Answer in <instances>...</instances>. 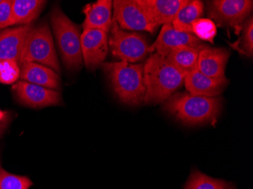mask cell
Masks as SVG:
<instances>
[{
    "instance_id": "cell-1",
    "label": "cell",
    "mask_w": 253,
    "mask_h": 189,
    "mask_svg": "<svg viewBox=\"0 0 253 189\" xmlns=\"http://www.w3.org/2000/svg\"><path fill=\"white\" fill-rule=\"evenodd\" d=\"M185 76L166 57L154 52L143 64L146 87L143 102L147 105L166 102L183 86Z\"/></svg>"
},
{
    "instance_id": "cell-2",
    "label": "cell",
    "mask_w": 253,
    "mask_h": 189,
    "mask_svg": "<svg viewBox=\"0 0 253 189\" xmlns=\"http://www.w3.org/2000/svg\"><path fill=\"white\" fill-rule=\"evenodd\" d=\"M163 109L187 126L214 123L222 110L218 97L193 96L188 92L173 94L164 102Z\"/></svg>"
},
{
    "instance_id": "cell-3",
    "label": "cell",
    "mask_w": 253,
    "mask_h": 189,
    "mask_svg": "<svg viewBox=\"0 0 253 189\" xmlns=\"http://www.w3.org/2000/svg\"><path fill=\"white\" fill-rule=\"evenodd\" d=\"M119 99L126 105H141L146 93L143 64L125 62H106L101 65Z\"/></svg>"
},
{
    "instance_id": "cell-4",
    "label": "cell",
    "mask_w": 253,
    "mask_h": 189,
    "mask_svg": "<svg viewBox=\"0 0 253 189\" xmlns=\"http://www.w3.org/2000/svg\"><path fill=\"white\" fill-rule=\"evenodd\" d=\"M49 20L65 68L78 71L83 64L81 29L59 7L52 8Z\"/></svg>"
},
{
    "instance_id": "cell-5",
    "label": "cell",
    "mask_w": 253,
    "mask_h": 189,
    "mask_svg": "<svg viewBox=\"0 0 253 189\" xmlns=\"http://www.w3.org/2000/svg\"><path fill=\"white\" fill-rule=\"evenodd\" d=\"M19 66L28 63L45 65L61 73L60 65L55 52L53 39L47 23L43 22L28 34L18 62Z\"/></svg>"
},
{
    "instance_id": "cell-6",
    "label": "cell",
    "mask_w": 253,
    "mask_h": 189,
    "mask_svg": "<svg viewBox=\"0 0 253 189\" xmlns=\"http://www.w3.org/2000/svg\"><path fill=\"white\" fill-rule=\"evenodd\" d=\"M109 32L111 52L120 62L131 64L140 62L149 53L150 45L144 34L121 29L113 18Z\"/></svg>"
},
{
    "instance_id": "cell-7",
    "label": "cell",
    "mask_w": 253,
    "mask_h": 189,
    "mask_svg": "<svg viewBox=\"0 0 253 189\" xmlns=\"http://www.w3.org/2000/svg\"><path fill=\"white\" fill-rule=\"evenodd\" d=\"M209 19L219 27L241 31L246 20L251 16L252 0H212L206 3Z\"/></svg>"
},
{
    "instance_id": "cell-8",
    "label": "cell",
    "mask_w": 253,
    "mask_h": 189,
    "mask_svg": "<svg viewBox=\"0 0 253 189\" xmlns=\"http://www.w3.org/2000/svg\"><path fill=\"white\" fill-rule=\"evenodd\" d=\"M113 9V18L124 31H147L153 34L159 28L137 0H115Z\"/></svg>"
},
{
    "instance_id": "cell-9",
    "label": "cell",
    "mask_w": 253,
    "mask_h": 189,
    "mask_svg": "<svg viewBox=\"0 0 253 189\" xmlns=\"http://www.w3.org/2000/svg\"><path fill=\"white\" fill-rule=\"evenodd\" d=\"M12 89L21 105L33 109L58 105L62 100L60 92L58 91L33 84L26 81H18Z\"/></svg>"
},
{
    "instance_id": "cell-10",
    "label": "cell",
    "mask_w": 253,
    "mask_h": 189,
    "mask_svg": "<svg viewBox=\"0 0 253 189\" xmlns=\"http://www.w3.org/2000/svg\"><path fill=\"white\" fill-rule=\"evenodd\" d=\"M82 56L86 69L94 71L101 66L109 52L108 34L100 30H84L81 38Z\"/></svg>"
},
{
    "instance_id": "cell-11",
    "label": "cell",
    "mask_w": 253,
    "mask_h": 189,
    "mask_svg": "<svg viewBox=\"0 0 253 189\" xmlns=\"http://www.w3.org/2000/svg\"><path fill=\"white\" fill-rule=\"evenodd\" d=\"M204 44L194 34L180 32L174 29L171 24L163 25L157 39L149 47V52H156L166 57L170 51L180 46L200 48Z\"/></svg>"
},
{
    "instance_id": "cell-12",
    "label": "cell",
    "mask_w": 253,
    "mask_h": 189,
    "mask_svg": "<svg viewBox=\"0 0 253 189\" xmlns=\"http://www.w3.org/2000/svg\"><path fill=\"white\" fill-rule=\"evenodd\" d=\"M183 84L188 93L193 96L217 97L225 90L229 79L226 76L215 78L206 76L196 69L186 75Z\"/></svg>"
},
{
    "instance_id": "cell-13",
    "label": "cell",
    "mask_w": 253,
    "mask_h": 189,
    "mask_svg": "<svg viewBox=\"0 0 253 189\" xmlns=\"http://www.w3.org/2000/svg\"><path fill=\"white\" fill-rule=\"evenodd\" d=\"M231 52L224 48L203 45L200 49L197 69L206 76L220 78L225 76V68Z\"/></svg>"
},
{
    "instance_id": "cell-14",
    "label": "cell",
    "mask_w": 253,
    "mask_h": 189,
    "mask_svg": "<svg viewBox=\"0 0 253 189\" xmlns=\"http://www.w3.org/2000/svg\"><path fill=\"white\" fill-rule=\"evenodd\" d=\"M187 0H137L149 18L158 26L171 24Z\"/></svg>"
},
{
    "instance_id": "cell-15",
    "label": "cell",
    "mask_w": 253,
    "mask_h": 189,
    "mask_svg": "<svg viewBox=\"0 0 253 189\" xmlns=\"http://www.w3.org/2000/svg\"><path fill=\"white\" fill-rule=\"evenodd\" d=\"M32 28L30 25H22L0 33V61L18 62L25 39Z\"/></svg>"
},
{
    "instance_id": "cell-16",
    "label": "cell",
    "mask_w": 253,
    "mask_h": 189,
    "mask_svg": "<svg viewBox=\"0 0 253 189\" xmlns=\"http://www.w3.org/2000/svg\"><path fill=\"white\" fill-rule=\"evenodd\" d=\"M113 2L111 0H98L93 4H88L84 8L85 19L84 30H100L109 33L112 26V12Z\"/></svg>"
},
{
    "instance_id": "cell-17",
    "label": "cell",
    "mask_w": 253,
    "mask_h": 189,
    "mask_svg": "<svg viewBox=\"0 0 253 189\" xmlns=\"http://www.w3.org/2000/svg\"><path fill=\"white\" fill-rule=\"evenodd\" d=\"M21 80L31 82L47 89L56 90L61 85L59 75L45 65L37 63L25 64L20 66Z\"/></svg>"
},
{
    "instance_id": "cell-18",
    "label": "cell",
    "mask_w": 253,
    "mask_h": 189,
    "mask_svg": "<svg viewBox=\"0 0 253 189\" xmlns=\"http://www.w3.org/2000/svg\"><path fill=\"white\" fill-rule=\"evenodd\" d=\"M45 3L42 0H13L9 27L30 25L41 15Z\"/></svg>"
},
{
    "instance_id": "cell-19",
    "label": "cell",
    "mask_w": 253,
    "mask_h": 189,
    "mask_svg": "<svg viewBox=\"0 0 253 189\" xmlns=\"http://www.w3.org/2000/svg\"><path fill=\"white\" fill-rule=\"evenodd\" d=\"M204 15V4L200 0H187L179 10L172 21V26L180 32L193 34V22L203 18Z\"/></svg>"
},
{
    "instance_id": "cell-20",
    "label": "cell",
    "mask_w": 253,
    "mask_h": 189,
    "mask_svg": "<svg viewBox=\"0 0 253 189\" xmlns=\"http://www.w3.org/2000/svg\"><path fill=\"white\" fill-rule=\"evenodd\" d=\"M203 47V46H202ZM200 48L180 46L170 51L166 58L184 75L197 69Z\"/></svg>"
},
{
    "instance_id": "cell-21",
    "label": "cell",
    "mask_w": 253,
    "mask_h": 189,
    "mask_svg": "<svg viewBox=\"0 0 253 189\" xmlns=\"http://www.w3.org/2000/svg\"><path fill=\"white\" fill-rule=\"evenodd\" d=\"M229 186L224 180L212 178L199 170H193L184 189H226Z\"/></svg>"
},
{
    "instance_id": "cell-22",
    "label": "cell",
    "mask_w": 253,
    "mask_h": 189,
    "mask_svg": "<svg viewBox=\"0 0 253 189\" xmlns=\"http://www.w3.org/2000/svg\"><path fill=\"white\" fill-rule=\"evenodd\" d=\"M241 37L235 43L231 44V46L237 49L240 53L248 57L253 55V15L247 18L243 25Z\"/></svg>"
},
{
    "instance_id": "cell-23",
    "label": "cell",
    "mask_w": 253,
    "mask_h": 189,
    "mask_svg": "<svg viewBox=\"0 0 253 189\" xmlns=\"http://www.w3.org/2000/svg\"><path fill=\"white\" fill-rule=\"evenodd\" d=\"M32 185L27 176L11 174L0 166V189H29Z\"/></svg>"
},
{
    "instance_id": "cell-24",
    "label": "cell",
    "mask_w": 253,
    "mask_h": 189,
    "mask_svg": "<svg viewBox=\"0 0 253 189\" xmlns=\"http://www.w3.org/2000/svg\"><path fill=\"white\" fill-rule=\"evenodd\" d=\"M193 34L200 40L214 42L217 34V27L211 20L209 18H200L193 22L192 25Z\"/></svg>"
},
{
    "instance_id": "cell-25",
    "label": "cell",
    "mask_w": 253,
    "mask_h": 189,
    "mask_svg": "<svg viewBox=\"0 0 253 189\" xmlns=\"http://www.w3.org/2000/svg\"><path fill=\"white\" fill-rule=\"evenodd\" d=\"M21 70L15 60L0 61V82L3 84H12L20 78Z\"/></svg>"
},
{
    "instance_id": "cell-26",
    "label": "cell",
    "mask_w": 253,
    "mask_h": 189,
    "mask_svg": "<svg viewBox=\"0 0 253 189\" xmlns=\"http://www.w3.org/2000/svg\"><path fill=\"white\" fill-rule=\"evenodd\" d=\"M12 2L11 0H2L0 2V31L9 27Z\"/></svg>"
},
{
    "instance_id": "cell-27",
    "label": "cell",
    "mask_w": 253,
    "mask_h": 189,
    "mask_svg": "<svg viewBox=\"0 0 253 189\" xmlns=\"http://www.w3.org/2000/svg\"><path fill=\"white\" fill-rule=\"evenodd\" d=\"M11 120H5V121L0 122V138L3 136L4 133L6 130L8 124H9Z\"/></svg>"
},
{
    "instance_id": "cell-28",
    "label": "cell",
    "mask_w": 253,
    "mask_h": 189,
    "mask_svg": "<svg viewBox=\"0 0 253 189\" xmlns=\"http://www.w3.org/2000/svg\"><path fill=\"white\" fill-rule=\"evenodd\" d=\"M226 189H236V188L234 187V186H229L228 187H227Z\"/></svg>"
},
{
    "instance_id": "cell-29",
    "label": "cell",
    "mask_w": 253,
    "mask_h": 189,
    "mask_svg": "<svg viewBox=\"0 0 253 189\" xmlns=\"http://www.w3.org/2000/svg\"><path fill=\"white\" fill-rule=\"evenodd\" d=\"M2 2V0H0V2Z\"/></svg>"
}]
</instances>
